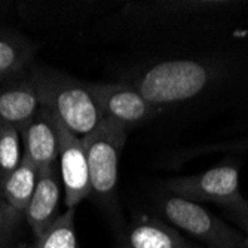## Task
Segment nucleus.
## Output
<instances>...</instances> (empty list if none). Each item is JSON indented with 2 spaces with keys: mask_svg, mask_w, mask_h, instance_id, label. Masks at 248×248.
Returning <instances> with one entry per match:
<instances>
[{
  "mask_svg": "<svg viewBox=\"0 0 248 248\" xmlns=\"http://www.w3.org/2000/svg\"><path fill=\"white\" fill-rule=\"evenodd\" d=\"M33 248H79L75 229V210H67L45 231Z\"/></svg>",
  "mask_w": 248,
  "mask_h": 248,
  "instance_id": "obj_14",
  "label": "nucleus"
},
{
  "mask_svg": "<svg viewBox=\"0 0 248 248\" xmlns=\"http://www.w3.org/2000/svg\"><path fill=\"white\" fill-rule=\"evenodd\" d=\"M27 75L40 106L79 139L86 137L103 122L91 85L43 67Z\"/></svg>",
  "mask_w": 248,
  "mask_h": 248,
  "instance_id": "obj_1",
  "label": "nucleus"
},
{
  "mask_svg": "<svg viewBox=\"0 0 248 248\" xmlns=\"http://www.w3.org/2000/svg\"><path fill=\"white\" fill-rule=\"evenodd\" d=\"M61 183V175H58L55 165L39 168L37 186L24 213V218L36 238H39L58 218L62 195Z\"/></svg>",
  "mask_w": 248,
  "mask_h": 248,
  "instance_id": "obj_8",
  "label": "nucleus"
},
{
  "mask_svg": "<svg viewBox=\"0 0 248 248\" xmlns=\"http://www.w3.org/2000/svg\"><path fill=\"white\" fill-rule=\"evenodd\" d=\"M22 150L24 156L39 168L55 165L60 150V134L57 119L40 106L37 115L22 128Z\"/></svg>",
  "mask_w": 248,
  "mask_h": 248,
  "instance_id": "obj_9",
  "label": "nucleus"
},
{
  "mask_svg": "<svg viewBox=\"0 0 248 248\" xmlns=\"http://www.w3.org/2000/svg\"><path fill=\"white\" fill-rule=\"evenodd\" d=\"M40 108V100L27 73L0 85V124L24 128Z\"/></svg>",
  "mask_w": 248,
  "mask_h": 248,
  "instance_id": "obj_10",
  "label": "nucleus"
},
{
  "mask_svg": "<svg viewBox=\"0 0 248 248\" xmlns=\"http://www.w3.org/2000/svg\"><path fill=\"white\" fill-rule=\"evenodd\" d=\"M60 134V175L64 186V202L67 210H75L78 204L93 193L91 175L82 139L57 121Z\"/></svg>",
  "mask_w": 248,
  "mask_h": 248,
  "instance_id": "obj_7",
  "label": "nucleus"
},
{
  "mask_svg": "<svg viewBox=\"0 0 248 248\" xmlns=\"http://www.w3.org/2000/svg\"><path fill=\"white\" fill-rule=\"evenodd\" d=\"M126 128L103 119L97 129L82 139L91 175L93 193L104 204L115 199L119 157L126 140Z\"/></svg>",
  "mask_w": 248,
  "mask_h": 248,
  "instance_id": "obj_3",
  "label": "nucleus"
},
{
  "mask_svg": "<svg viewBox=\"0 0 248 248\" xmlns=\"http://www.w3.org/2000/svg\"><path fill=\"white\" fill-rule=\"evenodd\" d=\"M159 210L175 229L187 232L210 248H245L242 232L229 226L198 202L172 195L161 201Z\"/></svg>",
  "mask_w": 248,
  "mask_h": 248,
  "instance_id": "obj_4",
  "label": "nucleus"
},
{
  "mask_svg": "<svg viewBox=\"0 0 248 248\" xmlns=\"http://www.w3.org/2000/svg\"><path fill=\"white\" fill-rule=\"evenodd\" d=\"M37 178L39 167L24 156L19 167L0 182V190H2V196L6 204L21 216H24L30 204L37 186Z\"/></svg>",
  "mask_w": 248,
  "mask_h": 248,
  "instance_id": "obj_12",
  "label": "nucleus"
},
{
  "mask_svg": "<svg viewBox=\"0 0 248 248\" xmlns=\"http://www.w3.org/2000/svg\"><path fill=\"white\" fill-rule=\"evenodd\" d=\"M36 46L16 33L0 31V85L26 73Z\"/></svg>",
  "mask_w": 248,
  "mask_h": 248,
  "instance_id": "obj_13",
  "label": "nucleus"
},
{
  "mask_svg": "<svg viewBox=\"0 0 248 248\" xmlns=\"http://www.w3.org/2000/svg\"><path fill=\"white\" fill-rule=\"evenodd\" d=\"M91 91L103 119L126 129L149 121L157 111L131 83H94Z\"/></svg>",
  "mask_w": 248,
  "mask_h": 248,
  "instance_id": "obj_6",
  "label": "nucleus"
},
{
  "mask_svg": "<svg viewBox=\"0 0 248 248\" xmlns=\"http://www.w3.org/2000/svg\"><path fill=\"white\" fill-rule=\"evenodd\" d=\"M214 73L204 62L164 61L149 67L132 83L156 110L195 98L208 86Z\"/></svg>",
  "mask_w": 248,
  "mask_h": 248,
  "instance_id": "obj_2",
  "label": "nucleus"
},
{
  "mask_svg": "<svg viewBox=\"0 0 248 248\" xmlns=\"http://www.w3.org/2000/svg\"><path fill=\"white\" fill-rule=\"evenodd\" d=\"M19 216V213H16L6 204V201L3 199L2 193H0V242H3L5 238L9 235L14 223H16Z\"/></svg>",
  "mask_w": 248,
  "mask_h": 248,
  "instance_id": "obj_16",
  "label": "nucleus"
},
{
  "mask_svg": "<svg viewBox=\"0 0 248 248\" xmlns=\"http://www.w3.org/2000/svg\"><path fill=\"white\" fill-rule=\"evenodd\" d=\"M24 157L21 132L15 126L0 124V182L12 174Z\"/></svg>",
  "mask_w": 248,
  "mask_h": 248,
  "instance_id": "obj_15",
  "label": "nucleus"
},
{
  "mask_svg": "<svg viewBox=\"0 0 248 248\" xmlns=\"http://www.w3.org/2000/svg\"><path fill=\"white\" fill-rule=\"evenodd\" d=\"M119 248H193L174 226L152 217H140L126 231Z\"/></svg>",
  "mask_w": 248,
  "mask_h": 248,
  "instance_id": "obj_11",
  "label": "nucleus"
},
{
  "mask_svg": "<svg viewBox=\"0 0 248 248\" xmlns=\"http://www.w3.org/2000/svg\"><path fill=\"white\" fill-rule=\"evenodd\" d=\"M165 189L174 196L192 202H216L228 210L242 205L239 171L233 164H220L205 172L177 177L165 182Z\"/></svg>",
  "mask_w": 248,
  "mask_h": 248,
  "instance_id": "obj_5",
  "label": "nucleus"
},
{
  "mask_svg": "<svg viewBox=\"0 0 248 248\" xmlns=\"http://www.w3.org/2000/svg\"><path fill=\"white\" fill-rule=\"evenodd\" d=\"M232 218L239 224V228L244 231V236H245V248H248V202L245 201L242 205L229 210Z\"/></svg>",
  "mask_w": 248,
  "mask_h": 248,
  "instance_id": "obj_17",
  "label": "nucleus"
},
{
  "mask_svg": "<svg viewBox=\"0 0 248 248\" xmlns=\"http://www.w3.org/2000/svg\"><path fill=\"white\" fill-rule=\"evenodd\" d=\"M16 248H27V247H22V245H19V247H16Z\"/></svg>",
  "mask_w": 248,
  "mask_h": 248,
  "instance_id": "obj_18",
  "label": "nucleus"
}]
</instances>
